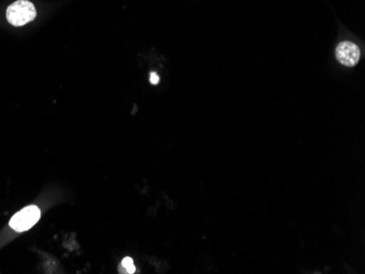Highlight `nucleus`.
Masks as SVG:
<instances>
[{
	"label": "nucleus",
	"instance_id": "obj_1",
	"mask_svg": "<svg viewBox=\"0 0 365 274\" xmlns=\"http://www.w3.org/2000/svg\"><path fill=\"white\" fill-rule=\"evenodd\" d=\"M36 16H38V11L36 6L29 0H16L6 10L7 21L16 28L30 23L36 19Z\"/></svg>",
	"mask_w": 365,
	"mask_h": 274
},
{
	"label": "nucleus",
	"instance_id": "obj_2",
	"mask_svg": "<svg viewBox=\"0 0 365 274\" xmlns=\"http://www.w3.org/2000/svg\"><path fill=\"white\" fill-rule=\"evenodd\" d=\"M40 218L41 211L38 206H26L10 220V226L16 232H24L36 225Z\"/></svg>",
	"mask_w": 365,
	"mask_h": 274
},
{
	"label": "nucleus",
	"instance_id": "obj_3",
	"mask_svg": "<svg viewBox=\"0 0 365 274\" xmlns=\"http://www.w3.org/2000/svg\"><path fill=\"white\" fill-rule=\"evenodd\" d=\"M336 58L342 66L352 68L356 66L361 58L360 47L350 41H344L336 47Z\"/></svg>",
	"mask_w": 365,
	"mask_h": 274
},
{
	"label": "nucleus",
	"instance_id": "obj_4",
	"mask_svg": "<svg viewBox=\"0 0 365 274\" xmlns=\"http://www.w3.org/2000/svg\"><path fill=\"white\" fill-rule=\"evenodd\" d=\"M122 267L124 269V273H135L136 268L134 265V261L129 257L125 258L124 260L122 261Z\"/></svg>",
	"mask_w": 365,
	"mask_h": 274
},
{
	"label": "nucleus",
	"instance_id": "obj_5",
	"mask_svg": "<svg viewBox=\"0 0 365 274\" xmlns=\"http://www.w3.org/2000/svg\"><path fill=\"white\" fill-rule=\"evenodd\" d=\"M151 83H153V85L159 83V78H158V75H155V73H153V75H151Z\"/></svg>",
	"mask_w": 365,
	"mask_h": 274
}]
</instances>
